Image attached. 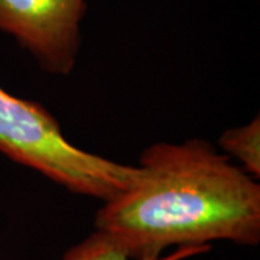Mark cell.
<instances>
[{
  "label": "cell",
  "mask_w": 260,
  "mask_h": 260,
  "mask_svg": "<svg viewBox=\"0 0 260 260\" xmlns=\"http://www.w3.org/2000/svg\"><path fill=\"white\" fill-rule=\"evenodd\" d=\"M85 10L87 0H0V30L45 71L67 75L78 56Z\"/></svg>",
  "instance_id": "3"
},
{
  "label": "cell",
  "mask_w": 260,
  "mask_h": 260,
  "mask_svg": "<svg viewBox=\"0 0 260 260\" xmlns=\"http://www.w3.org/2000/svg\"><path fill=\"white\" fill-rule=\"evenodd\" d=\"M0 152L71 192L103 201L127 189L138 175V167L117 164L74 146L44 106L15 97L2 85Z\"/></svg>",
  "instance_id": "2"
},
{
  "label": "cell",
  "mask_w": 260,
  "mask_h": 260,
  "mask_svg": "<svg viewBox=\"0 0 260 260\" xmlns=\"http://www.w3.org/2000/svg\"><path fill=\"white\" fill-rule=\"evenodd\" d=\"M210 250V246L200 247H179L172 254L162 256L155 260H184L194 254H201ZM64 260H133L113 242L110 237L100 232L88 236L84 242L75 244L65 253Z\"/></svg>",
  "instance_id": "4"
},
{
  "label": "cell",
  "mask_w": 260,
  "mask_h": 260,
  "mask_svg": "<svg viewBox=\"0 0 260 260\" xmlns=\"http://www.w3.org/2000/svg\"><path fill=\"white\" fill-rule=\"evenodd\" d=\"M220 148L243 165V171L251 178L260 177V119L224 132L218 139ZM227 155V156H229Z\"/></svg>",
  "instance_id": "5"
},
{
  "label": "cell",
  "mask_w": 260,
  "mask_h": 260,
  "mask_svg": "<svg viewBox=\"0 0 260 260\" xmlns=\"http://www.w3.org/2000/svg\"><path fill=\"white\" fill-rule=\"evenodd\" d=\"M94 225L133 260L214 240L254 246L260 185L205 140L155 143L143 150L133 184L104 201Z\"/></svg>",
  "instance_id": "1"
}]
</instances>
